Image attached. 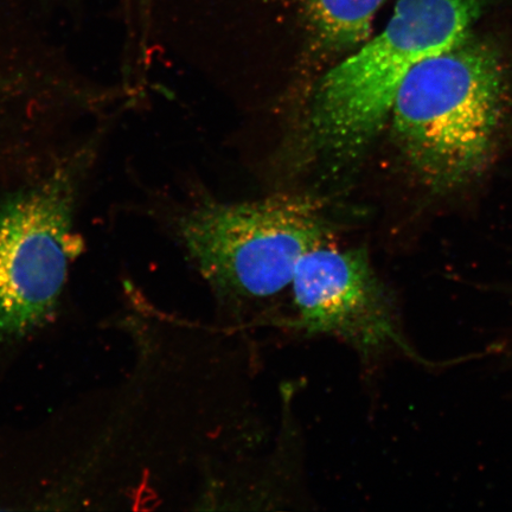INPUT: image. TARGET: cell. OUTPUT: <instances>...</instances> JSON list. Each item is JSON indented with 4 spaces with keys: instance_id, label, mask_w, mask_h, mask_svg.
Here are the masks:
<instances>
[{
    "instance_id": "1",
    "label": "cell",
    "mask_w": 512,
    "mask_h": 512,
    "mask_svg": "<svg viewBox=\"0 0 512 512\" xmlns=\"http://www.w3.org/2000/svg\"><path fill=\"white\" fill-rule=\"evenodd\" d=\"M178 233L221 312L247 325H279L300 259L331 242L316 204L288 196L202 203L179 220Z\"/></svg>"
},
{
    "instance_id": "2",
    "label": "cell",
    "mask_w": 512,
    "mask_h": 512,
    "mask_svg": "<svg viewBox=\"0 0 512 512\" xmlns=\"http://www.w3.org/2000/svg\"><path fill=\"white\" fill-rule=\"evenodd\" d=\"M505 102L501 54L471 32L407 75L390 114L396 143L428 187L456 189L489 162Z\"/></svg>"
},
{
    "instance_id": "3",
    "label": "cell",
    "mask_w": 512,
    "mask_h": 512,
    "mask_svg": "<svg viewBox=\"0 0 512 512\" xmlns=\"http://www.w3.org/2000/svg\"><path fill=\"white\" fill-rule=\"evenodd\" d=\"M482 11L483 0H399L386 29L319 81L307 118L313 149L337 158L366 149L416 64L463 41Z\"/></svg>"
},
{
    "instance_id": "4",
    "label": "cell",
    "mask_w": 512,
    "mask_h": 512,
    "mask_svg": "<svg viewBox=\"0 0 512 512\" xmlns=\"http://www.w3.org/2000/svg\"><path fill=\"white\" fill-rule=\"evenodd\" d=\"M91 152L75 153L0 203V351L54 315L78 253L74 216Z\"/></svg>"
},
{
    "instance_id": "5",
    "label": "cell",
    "mask_w": 512,
    "mask_h": 512,
    "mask_svg": "<svg viewBox=\"0 0 512 512\" xmlns=\"http://www.w3.org/2000/svg\"><path fill=\"white\" fill-rule=\"evenodd\" d=\"M279 325L306 338L337 339L364 366L394 352L419 360L403 331L395 294L361 248L341 249L330 242L306 253Z\"/></svg>"
},
{
    "instance_id": "6",
    "label": "cell",
    "mask_w": 512,
    "mask_h": 512,
    "mask_svg": "<svg viewBox=\"0 0 512 512\" xmlns=\"http://www.w3.org/2000/svg\"><path fill=\"white\" fill-rule=\"evenodd\" d=\"M386 0H299L320 47L341 53L369 40L377 11Z\"/></svg>"
}]
</instances>
